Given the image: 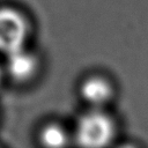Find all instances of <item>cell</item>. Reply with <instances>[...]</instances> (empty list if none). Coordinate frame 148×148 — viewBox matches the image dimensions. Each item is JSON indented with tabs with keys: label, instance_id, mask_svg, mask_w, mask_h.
<instances>
[{
	"label": "cell",
	"instance_id": "6da1fadb",
	"mask_svg": "<svg viewBox=\"0 0 148 148\" xmlns=\"http://www.w3.org/2000/svg\"><path fill=\"white\" fill-rule=\"evenodd\" d=\"M116 135L113 118L102 109H94L81 116L75 127L77 145L88 148L105 147L111 143Z\"/></svg>",
	"mask_w": 148,
	"mask_h": 148
},
{
	"label": "cell",
	"instance_id": "7a4b0ae2",
	"mask_svg": "<svg viewBox=\"0 0 148 148\" xmlns=\"http://www.w3.org/2000/svg\"><path fill=\"white\" fill-rule=\"evenodd\" d=\"M27 17L12 7H0V52L6 56L25 47L29 36Z\"/></svg>",
	"mask_w": 148,
	"mask_h": 148
},
{
	"label": "cell",
	"instance_id": "3957f363",
	"mask_svg": "<svg viewBox=\"0 0 148 148\" xmlns=\"http://www.w3.org/2000/svg\"><path fill=\"white\" fill-rule=\"evenodd\" d=\"M39 67L37 57L22 47L7 54L6 71L8 75L16 82H28L31 80Z\"/></svg>",
	"mask_w": 148,
	"mask_h": 148
},
{
	"label": "cell",
	"instance_id": "277c9868",
	"mask_svg": "<svg viewBox=\"0 0 148 148\" xmlns=\"http://www.w3.org/2000/svg\"><path fill=\"white\" fill-rule=\"evenodd\" d=\"M80 91L82 98L94 109L104 108L114 96V88L112 83L101 75L87 77L82 82Z\"/></svg>",
	"mask_w": 148,
	"mask_h": 148
},
{
	"label": "cell",
	"instance_id": "5b68a950",
	"mask_svg": "<svg viewBox=\"0 0 148 148\" xmlns=\"http://www.w3.org/2000/svg\"><path fill=\"white\" fill-rule=\"evenodd\" d=\"M39 141L49 148H61L68 145L69 138L66 130L58 124L45 125L39 133Z\"/></svg>",
	"mask_w": 148,
	"mask_h": 148
},
{
	"label": "cell",
	"instance_id": "8992f818",
	"mask_svg": "<svg viewBox=\"0 0 148 148\" xmlns=\"http://www.w3.org/2000/svg\"><path fill=\"white\" fill-rule=\"evenodd\" d=\"M2 76H3V72H2V68L0 67V86H1V82H2Z\"/></svg>",
	"mask_w": 148,
	"mask_h": 148
}]
</instances>
